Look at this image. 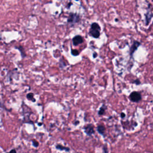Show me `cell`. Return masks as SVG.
Returning <instances> with one entry per match:
<instances>
[{"mask_svg": "<svg viewBox=\"0 0 153 153\" xmlns=\"http://www.w3.org/2000/svg\"><path fill=\"white\" fill-rule=\"evenodd\" d=\"M100 27L97 23H93L91 25V28L89 31V34L95 38H99L100 36Z\"/></svg>", "mask_w": 153, "mask_h": 153, "instance_id": "6da1fadb", "label": "cell"}, {"mask_svg": "<svg viewBox=\"0 0 153 153\" xmlns=\"http://www.w3.org/2000/svg\"><path fill=\"white\" fill-rule=\"evenodd\" d=\"M68 23L70 24H75L76 23L79 22L80 21V16L79 15L74 13H71L69 15L68 18Z\"/></svg>", "mask_w": 153, "mask_h": 153, "instance_id": "7a4b0ae2", "label": "cell"}, {"mask_svg": "<svg viewBox=\"0 0 153 153\" xmlns=\"http://www.w3.org/2000/svg\"><path fill=\"white\" fill-rule=\"evenodd\" d=\"M130 99L132 102H138L141 99V96L138 92H133L130 95Z\"/></svg>", "mask_w": 153, "mask_h": 153, "instance_id": "3957f363", "label": "cell"}, {"mask_svg": "<svg viewBox=\"0 0 153 153\" xmlns=\"http://www.w3.org/2000/svg\"><path fill=\"white\" fill-rule=\"evenodd\" d=\"M83 42V39L81 35H76L72 38V43L75 46L79 45L80 44H81Z\"/></svg>", "mask_w": 153, "mask_h": 153, "instance_id": "277c9868", "label": "cell"}, {"mask_svg": "<svg viewBox=\"0 0 153 153\" xmlns=\"http://www.w3.org/2000/svg\"><path fill=\"white\" fill-rule=\"evenodd\" d=\"M84 129L86 134L89 135V136H91V135L94 133V129L92 124L87 125V126L84 127Z\"/></svg>", "mask_w": 153, "mask_h": 153, "instance_id": "5b68a950", "label": "cell"}, {"mask_svg": "<svg viewBox=\"0 0 153 153\" xmlns=\"http://www.w3.org/2000/svg\"><path fill=\"white\" fill-rule=\"evenodd\" d=\"M140 45V43H139V42L138 41H135L134 43L133 44L132 46L131 47V50H130V52H131V55H132L133 54L134 52L136 51V50H137V48L138 47V46Z\"/></svg>", "mask_w": 153, "mask_h": 153, "instance_id": "8992f818", "label": "cell"}, {"mask_svg": "<svg viewBox=\"0 0 153 153\" xmlns=\"http://www.w3.org/2000/svg\"><path fill=\"white\" fill-rule=\"evenodd\" d=\"M97 130L100 134L101 135L104 134V132H105V128H104V126H102V125H99V126H97Z\"/></svg>", "mask_w": 153, "mask_h": 153, "instance_id": "52a82bcc", "label": "cell"}, {"mask_svg": "<svg viewBox=\"0 0 153 153\" xmlns=\"http://www.w3.org/2000/svg\"><path fill=\"white\" fill-rule=\"evenodd\" d=\"M27 97L28 100H32V102H35V99H34V95L32 93H29L27 95Z\"/></svg>", "mask_w": 153, "mask_h": 153, "instance_id": "ba28073f", "label": "cell"}, {"mask_svg": "<svg viewBox=\"0 0 153 153\" xmlns=\"http://www.w3.org/2000/svg\"><path fill=\"white\" fill-rule=\"evenodd\" d=\"M56 148L60 149V150H61V151H62V150H66V151H69V148H68L64 147V146L60 145H58L56 146Z\"/></svg>", "mask_w": 153, "mask_h": 153, "instance_id": "9c48e42d", "label": "cell"}, {"mask_svg": "<svg viewBox=\"0 0 153 153\" xmlns=\"http://www.w3.org/2000/svg\"><path fill=\"white\" fill-rule=\"evenodd\" d=\"M105 108H106V107H105V106H102L101 108H100V110H99V112H98L99 115H103L104 114V113H105Z\"/></svg>", "mask_w": 153, "mask_h": 153, "instance_id": "30bf717a", "label": "cell"}, {"mask_svg": "<svg viewBox=\"0 0 153 153\" xmlns=\"http://www.w3.org/2000/svg\"><path fill=\"white\" fill-rule=\"evenodd\" d=\"M71 53H72V55H74V56H77V55H79V52L77 50H72V51H71Z\"/></svg>", "mask_w": 153, "mask_h": 153, "instance_id": "8fae6325", "label": "cell"}, {"mask_svg": "<svg viewBox=\"0 0 153 153\" xmlns=\"http://www.w3.org/2000/svg\"><path fill=\"white\" fill-rule=\"evenodd\" d=\"M32 144H33V145L35 146V147H37V146H38V142H37V141H32Z\"/></svg>", "mask_w": 153, "mask_h": 153, "instance_id": "7c38bea8", "label": "cell"}, {"mask_svg": "<svg viewBox=\"0 0 153 153\" xmlns=\"http://www.w3.org/2000/svg\"><path fill=\"white\" fill-rule=\"evenodd\" d=\"M7 153H16V151L15 149H11V150L9 152H7Z\"/></svg>", "mask_w": 153, "mask_h": 153, "instance_id": "4fadbf2b", "label": "cell"}, {"mask_svg": "<svg viewBox=\"0 0 153 153\" xmlns=\"http://www.w3.org/2000/svg\"><path fill=\"white\" fill-rule=\"evenodd\" d=\"M133 83H136V84H138L140 83L139 80H136V81H134V82H133Z\"/></svg>", "mask_w": 153, "mask_h": 153, "instance_id": "5bb4252c", "label": "cell"}, {"mask_svg": "<svg viewBox=\"0 0 153 153\" xmlns=\"http://www.w3.org/2000/svg\"><path fill=\"white\" fill-rule=\"evenodd\" d=\"M121 118H124V117H125V114L123 113H122L121 114Z\"/></svg>", "mask_w": 153, "mask_h": 153, "instance_id": "9a60e30c", "label": "cell"}, {"mask_svg": "<svg viewBox=\"0 0 153 153\" xmlns=\"http://www.w3.org/2000/svg\"><path fill=\"white\" fill-rule=\"evenodd\" d=\"M96 56H97V54H96V53H94V54H93V58H95Z\"/></svg>", "mask_w": 153, "mask_h": 153, "instance_id": "2e32d148", "label": "cell"}, {"mask_svg": "<svg viewBox=\"0 0 153 153\" xmlns=\"http://www.w3.org/2000/svg\"><path fill=\"white\" fill-rule=\"evenodd\" d=\"M79 123V121H76V123H75V124L76 125V124H78V123Z\"/></svg>", "mask_w": 153, "mask_h": 153, "instance_id": "e0dca14e", "label": "cell"}, {"mask_svg": "<svg viewBox=\"0 0 153 153\" xmlns=\"http://www.w3.org/2000/svg\"><path fill=\"white\" fill-rule=\"evenodd\" d=\"M1 38H0V41H1Z\"/></svg>", "mask_w": 153, "mask_h": 153, "instance_id": "ac0fdd59", "label": "cell"}]
</instances>
